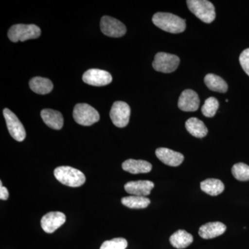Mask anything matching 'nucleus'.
<instances>
[{
  "mask_svg": "<svg viewBox=\"0 0 249 249\" xmlns=\"http://www.w3.org/2000/svg\"><path fill=\"white\" fill-rule=\"evenodd\" d=\"M152 22L161 30L171 34H179L186 28V21L170 13H157L152 18Z\"/></svg>",
  "mask_w": 249,
  "mask_h": 249,
  "instance_id": "1",
  "label": "nucleus"
},
{
  "mask_svg": "<svg viewBox=\"0 0 249 249\" xmlns=\"http://www.w3.org/2000/svg\"><path fill=\"white\" fill-rule=\"evenodd\" d=\"M54 176L62 184L73 188L81 186L86 181L84 174L70 166H60L55 168Z\"/></svg>",
  "mask_w": 249,
  "mask_h": 249,
  "instance_id": "2",
  "label": "nucleus"
},
{
  "mask_svg": "<svg viewBox=\"0 0 249 249\" xmlns=\"http://www.w3.org/2000/svg\"><path fill=\"white\" fill-rule=\"evenodd\" d=\"M188 9L202 22L210 24L215 19L213 4L207 0H188Z\"/></svg>",
  "mask_w": 249,
  "mask_h": 249,
  "instance_id": "3",
  "label": "nucleus"
},
{
  "mask_svg": "<svg viewBox=\"0 0 249 249\" xmlns=\"http://www.w3.org/2000/svg\"><path fill=\"white\" fill-rule=\"evenodd\" d=\"M40 34V28L35 24H15L10 28L8 32L9 38L14 42L37 38Z\"/></svg>",
  "mask_w": 249,
  "mask_h": 249,
  "instance_id": "4",
  "label": "nucleus"
},
{
  "mask_svg": "<svg viewBox=\"0 0 249 249\" xmlns=\"http://www.w3.org/2000/svg\"><path fill=\"white\" fill-rule=\"evenodd\" d=\"M73 116L77 124L83 126L91 125L100 119L98 111L86 103L77 104L73 109Z\"/></svg>",
  "mask_w": 249,
  "mask_h": 249,
  "instance_id": "5",
  "label": "nucleus"
},
{
  "mask_svg": "<svg viewBox=\"0 0 249 249\" xmlns=\"http://www.w3.org/2000/svg\"><path fill=\"white\" fill-rule=\"evenodd\" d=\"M179 63L180 59L178 55L160 52L156 54L152 67L156 71L169 73L175 71Z\"/></svg>",
  "mask_w": 249,
  "mask_h": 249,
  "instance_id": "6",
  "label": "nucleus"
},
{
  "mask_svg": "<svg viewBox=\"0 0 249 249\" xmlns=\"http://www.w3.org/2000/svg\"><path fill=\"white\" fill-rule=\"evenodd\" d=\"M3 114L11 137L17 142H23L26 138V131L21 121L14 112L7 108L4 109Z\"/></svg>",
  "mask_w": 249,
  "mask_h": 249,
  "instance_id": "7",
  "label": "nucleus"
},
{
  "mask_svg": "<svg viewBox=\"0 0 249 249\" xmlns=\"http://www.w3.org/2000/svg\"><path fill=\"white\" fill-rule=\"evenodd\" d=\"M131 109L127 103L123 101L114 103L110 110L111 120L118 127H124L129 124Z\"/></svg>",
  "mask_w": 249,
  "mask_h": 249,
  "instance_id": "8",
  "label": "nucleus"
},
{
  "mask_svg": "<svg viewBox=\"0 0 249 249\" xmlns=\"http://www.w3.org/2000/svg\"><path fill=\"white\" fill-rule=\"evenodd\" d=\"M101 31L107 36L111 37H120L126 34L125 26L115 18L104 16L101 21Z\"/></svg>",
  "mask_w": 249,
  "mask_h": 249,
  "instance_id": "9",
  "label": "nucleus"
},
{
  "mask_svg": "<svg viewBox=\"0 0 249 249\" xmlns=\"http://www.w3.org/2000/svg\"><path fill=\"white\" fill-rule=\"evenodd\" d=\"M83 80L91 86H106L112 81V77L108 71L98 69L88 70L83 76Z\"/></svg>",
  "mask_w": 249,
  "mask_h": 249,
  "instance_id": "10",
  "label": "nucleus"
},
{
  "mask_svg": "<svg viewBox=\"0 0 249 249\" xmlns=\"http://www.w3.org/2000/svg\"><path fill=\"white\" fill-rule=\"evenodd\" d=\"M66 222V216L61 212L48 213L41 219V227L44 231L52 233Z\"/></svg>",
  "mask_w": 249,
  "mask_h": 249,
  "instance_id": "11",
  "label": "nucleus"
},
{
  "mask_svg": "<svg viewBox=\"0 0 249 249\" xmlns=\"http://www.w3.org/2000/svg\"><path fill=\"white\" fill-rule=\"evenodd\" d=\"M199 103L197 93L193 90L186 89L180 95L178 107L183 111H196L199 107Z\"/></svg>",
  "mask_w": 249,
  "mask_h": 249,
  "instance_id": "12",
  "label": "nucleus"
},
{
  "mask_svg": "<svg viewBox=\"0 0 249 249\" xmlns=\"http://www.w3.org/2000/svg\"><path fill=\"white\" fill-rule=\"evenodd\" d=\"M155 184L148 180L129 181L124 185V188L131 196H146L151 193Z\"/></svg>",
  "mask_w": 249,
  "mask_h": 249,
  "instance_id": "13",
  "label": "nucleus"
},
{
  "mask_svg": "<svg viewBox=\"0 0 249 249\" xmlns=\"http://www.w3.org/2000/svg\"><path fill=\"white\" fill-rule=\"evenodd\" d=\"M156 155L160 161L170 166H178L184 160V157L182 154L165 147H160L157 149Z\"/></svg>",
  "mask_w": 249,
  "mask_h": 249,
  "instance_id": "14",
  "label": "nucleus"
},
{
  "mask_svg": "<svg viewBox=\"0 0 249 249\" xmlns=\"http://www.w3.org/2000/svg\"><path fill=\"white\" fill-rule=\"evenodd\" d=\"M227 230V227L222 222H209L201 226L199 229V235L203 239L214 238L222 235Z\"/></svg>",
  "mask_w": 249,
  "mask_h": 249,
  "instance_id": "15",
  "label": "nucleus"
},
{
  "mask_svg": "<svg viewBox=\"0 0 249 249\" xmlns=\"http://www.w3.org/2000/svg\"><path fill=\"white\" fill-rule=\"evenodd\" d=\"M41 117L45 124L51 128L59 130L63 126L64 119L60 111L45 109L41 111Z\"/></svg>",
  "mask_w": 249,
  "mask_h": 249,
  "instance_id": "16",
  "label": "nucleus"
},
{
  "mask_svg": "<svg viewBox=\"0 0 249 249\" xmlns=\"http://www.w3.org/2000/svg\"><path fill=\"white\" fill-rule=\"evenodd\" d=\"M123 169L133 175L141 173H147L151 171V163L143 160H126L122 164Z\"/></svg>",
  "mask_w": 249,
  "mask_h": 249,
  "instance_id": "17",
  "label": "nucleus"
},
{
  "mask_svg": "<svg viewBox=\"0 0 249 249\" xmlns=\"http://www.w3.org/2000/svg\"><path fill=\"white\" fill-rule=\"evenodd\" d=\"M193 237L184 230H178L170 236V242L175 248L183 249L191 245Z\"/></svg>",
  "mask_w": 249,
  "mask_h": 249,
  "instance_id": "18",
  "label": "nucleus"
},
{
  "mask_svg": "<svg viewBox=\"0 0 249 249\" xmlns=\"http://www.w3.org/2000/svg\"><path fill=\"white\" fill-rule=\"evenodd\" d=\"M29 87L31 90L36 93L47 94L52 91L53 85L48 78L35 77L29 82Z\"/></svg>",
  "mask_w": 249,
  "mask_h": 249,
  "instance_id": "19",
  "label": "nucleus"
},
{
  "mask_svg": "<svg viewBox=\"0 0 249 249\" xmlns=\"http://www.w3.org/2000/svg\"><path fill=\"white\" fill-rule=\"evenodd\" d=\"M201 191L211 196H217L223 193L225 189L224 183L217 178H208L201 181Z\"/></svg>",
  "mask_w": 249,
  "mask_h": 249,
  "instance_id": "20",
  "label": "nucleus"
},
{
  "mask_svg": "<svg viewBox=\"0 0 249 249\" xmlns=\"http://www.w3.org/2000/svg\"><path fill=\"white\" fill-rule=\"evenodd\" d=\"M186 128L193 137L203 138L208 134V129L203 121L197 118H191L186 122Z\"/></svg>",
  "mask_w": 249,
  "mask_h": 249,
  "instance_id": "21",
  "label": "nucleus"
},
{
  "mask_svg": "<svg viewBox=\"0 0 249 249\" xmlns=\"http://www.w3.org/2000/svg\"><path fill=\"white\" fill-rule=\"evenodd\" d=\"M204 83L209 89L219 93H226L228 90V85L225 80L213 73H209L204 78Z\"/></svg>",
  "mask_w": 249,
  "mask_h": 249,
  "instance_id": "22",
  "label": "nucleus"
},
{
  "mask_svg": "<svg viewBox=\"0 0 249 249\" xmlns=\"http://www.w3.org/2000/svg\"><path fill=\"white\" fill-rule=\"evenodd\" d=\"M121 203L129 209H142L147 208L150 204V200L145 196H131L123 197Z\"/></svg>",
  "mask_w": 249,
  "mask_h": 249,
  "instance_id": "23",
  "label": "nucleus"
},
{
  "mask_svg": "<svg viewBox=\"0 0 249 249\" xmlns=\"http://www.w3.org/2000/svg\"><path fill=\"white\" fill-rule=\"evenodd\" d=\"M219 106V101L217 98L210 97L205 101L204 106L201 107V112L206 117H213L217 112Z\"/></svg>",
  "mask_w": 249,
  "mask_h": 249,
  "instance_id": "24",
  "label": "nucleus"
},
{
  "mask_svg": "<svg viewBox=\"0 0 249 249\" xmlns=\"http://www.w3.org/2000/svg\"><path fill=\"white\" fill-rule=\"evenodd\" d=\"M231 172L236 179L241 181H249V166L248 165L244 163H236L232 166Z\"/></svg>",
  "mask_w": 249,
  "mask_h": 249,
  "instance_id": "25",
  "label": "nucleus"
},
{
  "mask_svg": "<svg viewBox=\"0 0 249 249\" xmlns=\"http://www.w3.org/2000/svg\"><path fill=\"white\" fill-rule=\"evenodd\" d=\"M127 247V240L121 237H118L103 242L100 249H125Z\"/></svg>",
  "mask_w": 249,
  "mask_h": 249,
  "instance_id": "26",
  "label": "nucleus"
},
{
  "mask_svg": "<svg viewBox=\"0 0 249 249\" xmlns=\"http://www.w3.org/2000/svg\"><path fill=\"white\" fill-rule=\"evenodd\" d=\"M240 62L244 71L249 76V48L245 49L240 54Z\"/></svg>",
  "mask_w": 249,
  "mask_h": 249,
  "instance_id": "27",
  "label": "nucleus"
},
{
  "mask_svg": "<svg viewBox=\"0 0 249 249\" xmlns=\"http://www.w3.org/2000/svg\"><path fill=\"white\" fill-rule=\"evenodd\" d=\"M9 193L8 190L5 187L2 186V183L1 181V186H0V199L1 200H7L9 198Z\"/></svg>",
  "mask_w": 249,
  "mask_h": 249,
  "instance_id": "28",
  "label": "nucleus"
}]
</instances>
